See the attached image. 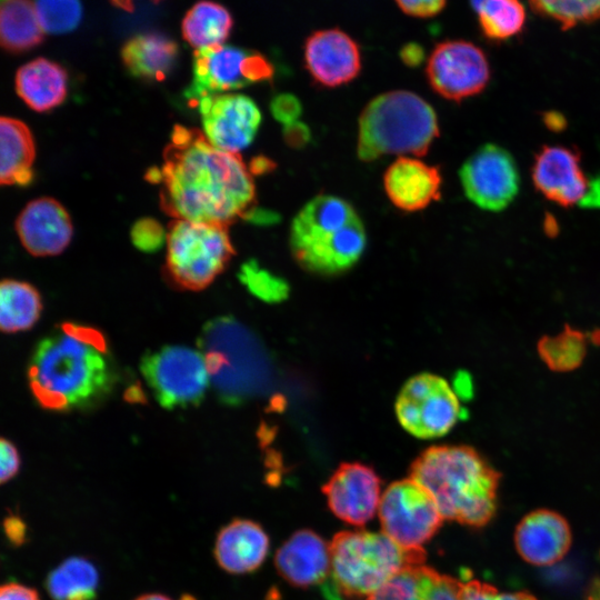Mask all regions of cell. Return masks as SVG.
<instances>
[{
  "label": "cell",
  "instance_id": "obj_8",
  "mask_svg": "<svg viewBox=\"0 0 600 600\" xmlns=\"http://www.w3.org/2000/svg\"><path fill=\"white\" fill-rule=\"evenodd\" d=\"M233 254L226 224L174 219L169 226L166 272L181 289H204Z\"/></svg>",
  "mask_w": 600,
  "mask_h": 600
},
{
  "label": "cell",
  "instance_id": "obj_26",
  "mask_svg": "<svg viewBox=\"0 0 600 600\" xmlns=\"http://www.w3.org/2000/svg\"><path fill=\"white\" fill-rule=\"evenodd\" d=\"M18 96L34 111H49L67 97L66 70L46 58H37L19 68L16 74Z\"/></svg>",
  "mask_w": 600,
  "mask_h": 600
},
{
  "label": "cell",
  "instance_id": "obj_40",
  "mask_svg": "<svg viewBox=\"0 0 600 600\" xmlns=\"http://www.w3.org/2000/svg\"><path fill=\"white\" fill-rule=\"evenodd\" d=\"M0 456V479L1 483H4L11 480L18 473L20 468V457L16 446L4 438L1 439Z\"/></svg>",
  "mask_w": 600,
  "mask_h": 600
},
{
  "label": "cell",
  "instance_id": "obj_3",
  "mask_svg": "<svg viewBox=\"0 0 600 600\" xmlns=\"http://www.w3.org/2000/svg\"><path fill=\"white\" fill-rule=\"evenodd\" d=\"M409 473L430 492L446 520L482 527L496 512L499 474L471 447H430L411 463Z\"/></svg>",
  "mask_w": 600,
  "mask_h": 600
},
{
  "label": "cell",
  "instance_id": "obj_44",
  "mask_svg": "<svg viewBox=\"0 0 600 600\" xmlns=\"http://www.w3.org/2000/svg\"><path fill=\"white\" fill-rule=\"evenodd\" d=\"M284 138L293 147L302 146L309 139L308 128L299 121L293 122L286 127Z\"/></svg>",
  "mask_w": 600,
  "mask_h": 600
},
{
  "label": "cell",
  "instance_id": "obj_7",
  "mask_svg": "<svg viewBox=\"0 0 600 600\" xmlns=\"http://www.w3.org/2000/svg\"><path fill=\"white\" fill-rule=\"evenodd\" d=\"M199 346L210 382L220 399L237 404L258 392L264 360L253 337L231 318H218L203 327Z\"/></svg>",
  "mask_w": 600,
  "mask_h": 600
},
{
  "label": "cell",
  "instance_id": "obj_30",
  "mask_svg": "<svg viewBox=\"0 0 600 600\" xmlns=\"http://www.w3.org/2000/svg\"><path fill=\"white\" fill-rule=\"evenodd\" d=\"M41 297L31 284L6 279L0 286V326L13 333L30 329L39 319Z\"/></svg>",
  "mask_w": 600,
  "mask_h": 600
},
{
  "label": "cell",
  "instance_id": "obj_39",
  "mask_svg": "<svg viewBox=\"0 0 600 600\" xmlns=\"http://www.w3.org/2000/svg\"><path fill=\"white\" fill-rule=\"evenodd\" d=\"M270 110L274 119L287 127L298 121L302 112V106L296 96L281 93L273 98Z\"/></svg>",
  "mask_w": 600,
  "mask_h": 600
},
{
  "label": "cell",
  "instance_id": "obj_20",
  "mask_svg": "<svg viewBox=\"0 0 600 600\" xmlns=\"http://www.w3.org/2000/svg\"><path fill=\"white\" fill-rule=\"evenodd\" d=\"M274 567L293 587L309 588L327 582L330 573L329 543L313 530H297L277 550Z\"/></svg>",
  "mask_w": 600,
  "mask_h": 600
},
{
  "label": "cell",
  "instance_id": "obj_2",
  "mask_svg": "<svg viewBox=\"0 0 600 600\" xmlns=\"http://www.w3.org/2000/svg\"><path fill=\"white\" fill-rule=\"evenodd\" d=\"M28 376L37 401L54 411L94 404L114 383L103 334L76 323H63L37 344Z\"/></svg>",
  "mask_w": 600,
  "mask_h": 600
},
{
  "label": "cell",
  "instance_id": "obj_38",
  "mask_svg": "<svg viewBox=\"0 0 600 600\" xmlns=\"http://www.w3.org/2000/svg\"><path fill=\"white\" fill-rule=\"evenodd\" d=\"M461 600H537L527 592H501L478 580L463 582Z\"/></svg>",
  "mask_w": 600,
  "mask_h": 600
},
{
  "label": "cell",
  "instance_id": "obj_23",
  "mask_svg": "<svg viewBox=\"0 0 600 600\" xmlns=\"http://www.w3.org/2000/svg\"><path fill=\"white\" fill-rule=\"evenodd\" d=\"M269 546V537L259 523L248 519H236L218 533L214 558L229 573H248L263 563Z\"/></svg>",
  "mask_w": 600,
  "mask_h": 600
},
{
  "label": "cell",
  "instance_id": "obj_4",
  "mask_svg": "<svg viewBox=\"0 0 600 600\" xmlns=\"http://www.w3.org/2000/svg\"><path fill=\"white\" fill-rule=\"evenodd\" d=\"M289 244L301 268L333 276L359 261L367 246V234L363 222L347 200L319 194L292 219Z\"/></svg>",
  "mask_w": 600,
  "mask_h": 600
},
{
  "label": "cell",
  "instance_id": "obj_36",
  "mask_svg": "<svg viewBox=\"0 0 600 600\" xmlns=\"http://www.w3.org/2000/svg\"><path fill=\"white\" fill-rule=\"evenodd\" d=\"M239 280L253 296L267 302L281 301L289 293L286 280L261 268L254 260H249L241 266Z\"/></svg>",
  "mask_w": 600,
  "mask_h": 600
},
{
  "label": "cell",
  "instance_id": "obj_16",
  "mask_svg": "<svg viewBox=\"0 0 600 600\" xmlns=\"http://www.w3.org/2000/svg\"><path fill=\"white\" fill-rule=\"evenodd\" d=\"M322 492L331 512L352 526H363L378 512L381 480L361 462H343L330 476Z\"/></svg>",
  "mask_w": 600,
  "mask_h": 600
},
{
  "label": "cell",
  "instance_id": "obj_9",
  "mask_svg": "<svg viewBox=\"0 0 600 600\" xmlns=\"http://www.w3.org/2000/svg\"><path fill=\"white\" fill-rule=\"evenodd\" d=\"M141 373L154 398L166 409L201 402L210 383L202 352L183 346H166L147 353Z\"/></svg>",
  "mask_w": 600,
  "mask_h": 600
},
{
  "label": "cell",
  "instance_id": "obj_34",
  "mask_svg": "<svg viewBox=\"0 0 600 600\" xmlns=\"http://www.w3.org/2000/svg\"><path fill=\"white\" fill-rule=\"evenodd\" d=\"M539 14L558 22L563 30L600 20V0H529Z\"/></svg>",
  "mask_w": 600,
  "mask_h": 600
},
{
  "label": "cell",
  "instance_id": "obj_37",
  "mask_svg": "<svg viewBox=\"0 0 600 600\" xmlns=\"http://www.w3.org/2000/svg\"><path fill=\"white\" fill-rule=\"evenodd\" d=\"M131 240L140 251L153 253L162 248L167 241V234L157 220L142 218L132 226Z\"/></svg>",
  "mask_w": 600,
  "mask_h": 600
},
{
  "label": "cell",
  "instance_id": "obj_14",
  "mask_svg": "<svg viewBox=\"0 0 600 600\" xmlns=\"http://www.w3.org/2000/svg\"><path fill=\"white\" fill-rule=\"evenodd\" d=\"M460 180L467 198L488 211L506 209L516 198L520 176L512 156L502 147H480L462 164Z\"/></svg>",
  "mask_w": 600,
  "mask_h": 600
},
{
  "label": "cell",
  "instance_id": "obj_42",
  "mask_svg": "<svg viewBox=\"0 0 600 600\" xmlns=\"http://www.w3.org/2000/svg\"><path fill=\"white\" fill-rule=\"evenodd\" d=\"M0 600H40L38 592L23 584L6 583L0 589Z\"/></svg>",
  "mask_w": 600,
  "mask_h": 600
},
{
  "label": "cell",
  "instance_id": "obj_31",
  "mask_svg": "<svg viewBox=\"0 0 600 600\" xmlns=\"http://www.w3.org/2000/svg\"><path fill=\"white\" fill-rule=\"evenodd\" d=\"M99 576L84 558L72 557L49 573L46 588L53 600H93Z\"/></svg>",
  "mask_w": 600,
  "mask_h": 600
},
{
  "label": "cell",
  "instance_id": "obj_25",
  "mask_svg": "<svg viewBox=\"0 0 600 600\" xmlns=\"http://www.w3.org/2000/svg\"><path fill=\"white\" fill-rule=\"evenodd\" d=\"M179 56L177 42L160 32L138 33L121 49L128 72L147 81H160L174 68Z\"/></svg>",
  "mask_w": 600,
  "mask_h": 600
},
{
  "label": "cell",
  "instance_id": "obj_33",
  "mask_svg": "<svg viewBox=\"0 0 600 600\" xmlns=\"http://www.w3.org/2000/svg\"><path fill=\"white\" fill-rule=\"evenodd\" d=\"M544 364L553 371L568 372L581 366L587 354L586 336L571 327L554 336H544L537 346Z\"/></svg>",
  "mask_w": 600,
  "mask_h": 600
},
{
  "label": "cell",
  "instance_id": "obj_32",
  "mask_svg": "<svg viewBox=\"0 0 600 600\" xmlns=\"http://www.w3.org/2000/svg\"><path fill=\"white\" fill-rule=\"evenodd\" d=\"M473 9L483 34L490 40L512 38L526 23V9L520 0H481Z\"/></svg>",
  "mask_w": 600,
  "mask_h": 600
},
{
  "label": "cell",
  "instance_id": "obj_46",
  "mask_svg": "<svg viewBox=\"0 0 600 600\" xmlns=\"http://www.w3.org/2000/svg\"><path fill=\"white\" fill-rule=\"evenodd\" d=\"M271 168H273V163L264 157H257L252 159L251 163L249 164V170L251 173H262L269 171Z\"/></svg>",
  "mask_w": 600,
  "mask_h": 600
},
{
  "label": "cell",
  "instance_id": "obj_45",
  "mask_svg": "<svg viewBox=\"0 0 600 600\" xmlns=\"http://www.w3.org/2000/svg\"><path fill=\"white\" fill-rule=\"evenodd\" d=\"M456 394L462 398H470L472 394V380L466 372H460L454 380V387H452Z\"/></svg>",
  "mask_w": 600,
  "mask_h": 600
},
{
  "label": "cell",
  "instance_id": "obj_5",
  "mask_svg": "<svg viewBox=\"0 0 600 600\" xmlns=\"http://www.w3.org/2000/svg\"><path fill=\"white\" fill-rule=\"evenodd\" d=\"M329 547L332 599L366 600L403 569L426 562L423 548H404L382 531H341Z\"/></svg>",
  "mask_w": 600,
  "mask_h": 600
},
{
  "label": "cell",
  "instance_id": "obj_19",
  "mask_svg": "<svg viewBox=\"0 0 600 600\" xmlns=\"http://www.w3.org/2000/svg\"><path fill=\"white\" fill-rule=\"evenodd\" d=\"M18 237L26 250L36 257L61 253L72 238V223L67 210L52 198L30 201L16 221Z\"/></svg>",
  "mask_w": 600,
  "mask_h": 600
},
{
  "label": "cell",
  "instance_id": "obj_12",
  "mask_svg": "<svg viewBox=\"0 0 600 600\" xmlns=\"http://www.w3.org/2000/svg\"><path fill=\"white\" fill-rule=\"evenodd\" d=\"M461 412L458 396L448 381L427 372L409 379L396 401L400 424L420 439L447 434L461 418Z\"/></svg>",
  "mask_w": 600,
  "mask_h": 600
},
{
  "label": "cell",
  "instance_id": "obj_49",
  "mask_svg": "<svg viewBox=\"0 0 600 600\" xmlns=\"http://www.w3.org/2000/svg\"><path fill=\"white\" fill-rule=\"evenodd\" d=\"M587 600H600V582H596Z\"/></svg>",
  "mask_w": 600,
  "mask_h": 600
},
{
  "label": "cell",
  "instance_id": "obj_35",
  "mask_svg": "<svg viewBox=\"0 0 600 600\" xmlns=\"http://www.w3.org/2000/svg\"><path fill=\"white\" fill-rule=\"evenodd\" d=\"M36 10L41 29L48 34L73 31L82 18L80 0H36Z\"/></svg>",
  "mask_w": 600,
  "mask_h": 600
},
{
  "label": "cell",
  "instance_id": "obj_17",
  "mask_svg": "<svg viewBox=\"0 0 600 600\" xmlns=\"http://www.w3.org/2000/svg\"><path fill=\"white\" fill-rule=\"evenodd\" d=\"M531 178L546 199L561 207L577 204L589 191L579 152L566 146H542L533 158Z\"/></svg>",
  "mask_w": 600,
  "mask_h": 600
},
{
  "label": "cell",
  "instance_id": "obj_15",
  "mask_svg": "<svg viewBox=\"0 0 600 600\" xmlns=\"http://www.w3.org/2000/svg\"><path fill=\"white\" fill-rule=\"evenodd\" d=\"M203 134L216 148L239 153L254 139L261 112L254 101L240 93H222L197 102Z\"/></svg>",
  "mask_w": 600,
  "mask_h": 600
},
{
  "label": "cell",
  "instance_id": "obj_22",
  "mask_svg": "<svg viewBox=\"0 0 600 600\" xmlns=\"http://www.w3.org/2000/svg\"><path fill=\"white\" fill-rule=\"evenodd\" d=\"M442 178L439 169L411 157L396 159L383 174L389 200L408 212L422 210L440 198Z\"/></svg>",
  "mask_w": 600,
  "mask_h": 600
},
{
  "label": "cell",
  "instance_id": "obj_48",
  "mask_svg": "<svg viewBox=\"0 0 600 600\" xmlns=\"http://www.w3.org/2000/svg\"><path fill=\"white\" fill-rule=\"evenodd\" d=\"M136 600H171V599L160 593H146L138 597Z\"/></svg>",
  "mask_w": 600,
  "mask_h": 600
},
{
  "label": "cell",
  "instance_id": "obj_11",
  "mask_svg": "<svg viewBox=\"0 0 600 600\" xmlns=\"http://www.w3.org/2000/svg\"><path fill=\"white\" fill-rule=\"evenodd\" d=\"M378 516L382 532L404 548H422L444 520L430 492L410 477L387 487Z\"/></svg>",
  "mask_w": 600,
  "mask_h": 600
},
{
  "label": "cell",
  "instance_id": "obj_18",
  "mask_svg": "<svg viewBox=\"0 0 600 600\" xmlns=\"http://www.w3.org/2000/svg\"><path fill=\"white\" fill-rule=\"evenodd\" d=\"M303 57L311 78L327 88L350 82L361 69L357 42L339 29L313 32L304 43Z\"/></svg>",
  "mask_w": 600,
  "mask_h": 600
},
{
  "label": "cell",
  "instance_id": "obj_10",
  "mask_svg": "<svg viewBox=\"0 0 600 600\" xmlns=\"http://www.w3.org/2000/svg\"><path fill=\"white\" fill-rule=\"evenodd\" d=\"M272 64L261 53L232 46L196 50L192 80L186 91L191 102L272 79Z\"/></svg>",
  "mask_w": 600,
  "mask_h": 600
},
{
  "label": "cell",
  "instance_id": "obj_6",
  "mask_svg": "<svg viewBox=\"0 0 600 600\" xmlns=\"http://www.w3.org/2000/svg\"><path fill=\"white\" fill-rule=\"evenodd\" d=\"M439 137L433 108L406 90L373 98L359 117L357 156L370 162L388 154H426Z\"/></svg>",
  "mask_w": 600,
  "mask_h": 600
},
{
  "label": "cell",
  "instance_id": "obj_43",
  "mask_svg": "<svg viewBox=\"0 0 600 600\" xmlns=\"http://www.w3.org/2000/svg\"><path fill=\"white\" fill-rule=\"evenodd\" d=\"M3 528L8 540L14 546H21L27 538L26 523L16 516H9L4 519Z\"/></svg>",
  "mask_w": 600,
  "mask_h": 600
},
{
  "label": "cell",
  "instance_id": "obj_47",
  "mask_svg": "<svg viewBox=\"0 0 600 600\" xmlns=\"http://www.w3.org/2000/svg\"><path fill=\"white\" fill-rule=\"evenodd\" d=\"M114 7L131 12L134 9V0H109ZM154 3H158L161 0H150Z\"/></svg>",
  "mask_w": 600,
  "mask_h": 600
},
{
  "label": "cell",
  "instance_id": "obj_28",
  "mask_svg": "<svg viewBox=\"0 0 600 600\" xmlns=\"http://www.w3.org/2000/svg\"><path fill=\"white\" fill-rule=\"evenodd\" d=\"M232 24V17L223 6L201 0L186 13L182 37L196 50L218 47L229 38Z\"/></svg>",
  "mask_w": 600,
  "mask_h": 600
},
{
  "label": "cell",
  "instance_id": "obj_13",
  "mask_svg": "<svg viewBox=\"0 0 600 600\" xmlns=\"http://www.w3.org/2000/svg\"><path fill=\"white\" fill-rule=\"evenodd\" d=\"M426 71L434 92L456 102L479 94L490 80L484 52L464 40L438 43L429 56Z\"/></svg>",
  "mask_w": 600,
  "mask_h": 600
},
{
  "label": "cell",
  "instance_id": "obj_29",
  "mask_svg": "<svg viewBox=\"0 0 600 600\" xmlns=\"http://www.w3.org/2000/svg\"><path fill=\"white\" fill-rule=\"evenodd\" d=\"M43 36L36 0L0 1V40L7 51L20 53L31 50L42 42Z\"/></svg>",
  "mask_w": 600,
  "mask_h": 600
},
{
  "label": "cell",
  "instance_id": "obj_50",
  "mask_svg": "<svg viewBox=\"0 0 600 600\" xmlns=\"http://www.w3.org/2000/svg\"><path fill=\"white\" fill-rule=\"evenodd\" d=\"M180 600H196V599L190 594H184V596L181 597Z\"/></svg>",
  "mask_w": 600,
  "mask_h": 600
},
{
  "label": "cell",
  "instance_id": "obj_21",
  "mask_svg": "<svg viewBox=\"0 0 600 600\" xmlns=\"http://www.w3.org/2000/svg\"><path fill=\"white\" fill-rule=\"evenodd\" d=\"M514 543L518 553L528 563L554 564L570 548V527L567 520L554 511L536 510L518 523Z\"/></svg>",
  "mask_w": 600,
  "mask_h": 600
},
{
  "label": "cell",
  "instance_id": "obj_27",
  "mask_svg": "<svg viewBox=\"0 0 600 600\" xmlns=\"http://www.w3.org/2000/svg\"><path fill=\"white\" fill-rule=\"evenodd\" d=\"M0 181L2 184L27 186L33 178L36 157L33 137L20 120L2 117L0 121Z\"/></svg>",
  "mask_w": 600,
  "mask_h": 600
},
{
  "label": "cell",
  "instance_id": "obj_1",
  "mask_svg": "<svg viewBox=\"0 0 600 600\" xmlns=\"http://www.w3.org/2000/svg\"><path fill=\"white\" fill-rule=\"evenodd\" d=\"M160 206L174 219L229 226L252 209V173L198 129L174 126L160 169Z\"/></svg>",
  "mask_w": 600,
  "mask_h": 600
},
{
  "label": "cell",
  "instance_id": "obj_41",
  "mask_svg": "<svg viewBox=\"0 0 600 600\" xmlns=\"http://www.w3.org/2000/svg\"><path fill=\"white\" fill-rule=\"evenodd\" d=\"M396 2L409 16L428 18L439 13L447 0H396Z\"/></svg>",
  "mask_w": 600,
  "mask_h": 600
},
{
  "label": "cell",
  "instance_id": "obj_24",
  "mask_svg": "<svg viewBox=\"0 0 600 600\" xmlns=\"http://www.w3.org/2000/svg\"><path fill=\"white\" fill-rule=\"evenodd\" d=\"M463 582L424 563L408 567L366 600H461Z\"/></svg>",
  "mask_w": 600,
  "mask_h": 600
}]
</instances>
